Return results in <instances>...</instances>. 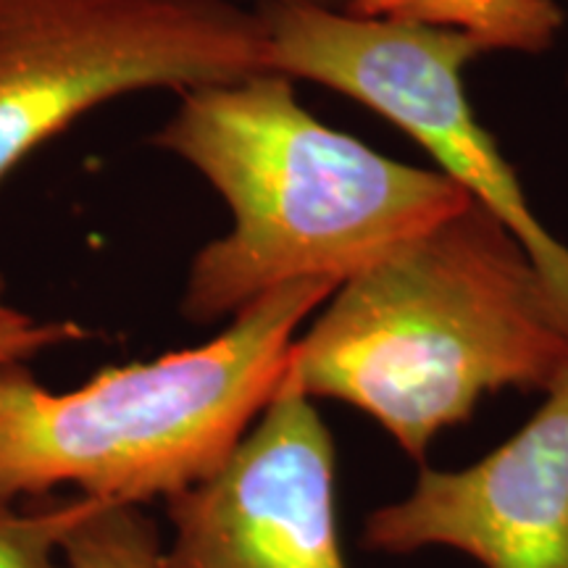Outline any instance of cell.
I'll list each match as a JSON object with an SVG mask.
<instances>
[{
    "instance_id": "cell-11",
    "label": "cell",
    "mask_w": 568,
    "mask_h": 568,
    "mask_svg": "<svg viewBox=\"0 0 568 568\" xmlns=\"http://www.w3.org/2000/svg\"><path fill=\"white\" fill-rule=\"evenodd\" d=\"M88 337L90 332L80 322L38 318L30 311L19 308L11 301L9 282L0 272V366L30 364L42 353L77 345Z\"/></svg>"
},
{
    "instance_id": "cell-10",
    "label": "cell",
    "mask_w": 568,
    "mask_h": 568,
    "mask_svg": "<svg viewBox=\"0 0 568 568\" xmlns=\"http://www.w3.org/2000/svg\"><path fill=\"white\" fill-rule=\"evenodd\" d=\"M95 503L80 495L42 506L0 503V568H69L63 542Z\"/></svg>"
},
{
    "instance_id": "cell-5",
    "label": "cell",
    "mask_w": 568,
    "mask_h": 568,
    "mask_svg": "<svg viewBox=\"0 0 568 568\" xmlns=\"http://www.w3.org/2000/svg\"><path fill=\"white\" fill-rule=\"evenodd\" d=\"M258 11L272 71L343 92L414 138L437 161L439 174L508 226L568 318V247L535 216L514 166L466 95V63L485 53L477 40L318 6Z\"/></svg>"
},
{
    "instance_id": "cell-9",
    "label": "cell",
    "mask_w": 568,
    "mask_h": 568,
    "mask_svg": "<svg viewBox=\"0 0 568 568\" xmlns=\"http://www.w3.org/2000/svg\"><path fill=\"white\" fill-rule=\"evenodd\" d=\"M161 529L145 508L95 503L69 531V568H159Z\"/></svg>"
},
{
    "instance_id": "cell-12",
    "label": "cell",
    "mask_w": 568,
    "mask_h": 568,
    "mask_svg": "<svg viewBox=\"0 0 568 568\" xmlns=\"http://www.w3.org/2000/svg\"><path fill=\"white\" fill-rule=\"evenodd\" d=\"M234 3H255V9H272V6H318V9L347 11L351 0H234Z\"/></svg>"
},
{
    "instance_id": "cell-3",
    "label": "cell",
    "mask_w": 568,
    "mask_h": 568,
    "mask_svg": "<svg viewBox=\"0 0 568 568\" xmlns=\"http://www.w3.org/2000/svg\"><path fill=\"white\" fill-rule=\"evenodd\" d=\"M335 290L284 284L216 337L105 366L74 389L42 385L30 364L0 366V503L63 493L145 508L201 485L272 403L301 326Z\"/></svg>"
},
{
    "instance_id": "cell-2",
    "label": "cell",
    "mask_w": 568,
    "mask_h": 568,
    "mask_svg": "<svg viewBox=\"0 0 568 568\" xmlns=\"http://www.w3.org/2000/svg\"><path fill=\"white\" fill-rule=\"evenodd\" d=\"M151 142L232 213L190 261L180 311L193 324L234 318L284 284L339 287L471 203L445 174L318 122L276 71L184 92Z\"/></svg>"
},
{
    "instance_id": "cell-1",
    "label": "cell",
    "mask_w": 568,
    "mask_h": 568,
    "mask_svg": "<svg viewBox=\"0 0 568 568\" xmlns=\"http://www.w3.org/2000/svg\"><path fill=\"white\" fill-rule=\"evenodd\" d=\"M568 372V318L506 224L466 203L332 293L284 379L337 400L424 464L437 435L503 389L548 393Z\"/></svg>"
},
{
    "instance_id": "cell-8",
    "label": "cell",
    "mask_w": 568,
    "mask_h": 568,
    "mask_svg": "<svg viewBox=\"0 0 568 568\" xmlns=\"http://www.w3.org/2000/svg\"><path fill=\"white\" fill-rule=\"evenodd\" d=\"M347 11L464 32L485 53L539 55L550 51L564 27L556 0H351Z\"/></svg>"
},
{
    "instance_id": "cell-7",
    "label": "cell",
    "mask_w": 568,
    "mask_h": 568,
    "mask_svg": "<svg viewBox=\"0 0 568 568\" xmlns=\"http://www.w3.org/2000/svg\"><path fill=\"white\" fill-rule=\"evenodd\" d=\"M361 542L389 556L447 548L481 568H568V372L487 456L424 466L408 495L366 516Z\"/></svg>"
},
{
    "instance_id": "cell-6",
    "label": "cell",
    "mask_w": 568,
    "mask_h": 568,
    "mask_svg": "<svg viewBox=\"0 0 568 568\" xmlns=\"http://www.w3.org/2000/svg\"><path fill=\"white\" fill-rule=\"evenodd\" d=\"M159 568H351L337 447L287 379L209 479L166 503Z\"/></svg>"
},
{
    "instance_id": "cell-4",
    "label": "cell",
    "mask_w": 568,
    "mask_h": 568,
    "mask_svg": "<svg viewBox=\"0 0 568 568\" xmlns=\"http://www.w3.org/2000/svg\"><path fill=\"white\" fill-rule=\"evenodd\" d=\"M261 71L264 19L234 0H0V190L105 103Z\"/></svg>"
}]
</instances>
